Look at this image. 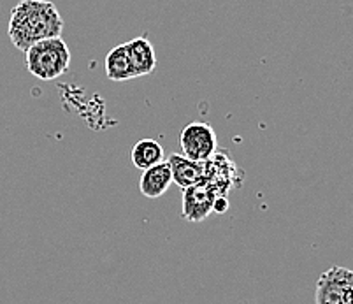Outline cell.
Segmentation results:
<instances>
[{"instance_id": "30bf717a", "label": "cell", "mask_w": 353, "mask_h": 304, "mask_svg": "<svg viewBox=\"0 0 353 304\" xmlns=\"http://www.w3.org/2000/svg\"><path fill=\"white\" fill-rule=\"evenodd\" d=\"M104 67L105 76H108V79H111V81H128V79L137 78L125 44H118L113 50L108 51Z\"/></svg>"}, {"instance_id": "8992f818", "label": "cell", "mask_w": 353, "mask_h": 304, "mask_svg": "<svg viewBox=\"0 0 353 304\" xmlns=\"http://www.w3.org/2000/svg\"><path fill=\"white\" fill-rule=\"evenodd\" d=\"M204 165H206L204 181L213 187L216 195H225L227 197V190H229L234 185V181H236L234 180V176H236V165H234L232 159H230L225 152H216L208 162H204Z\"/></svg>"}, {"instance_id": "7c38bea8", "label": "cell", "mask_w": 353, "mask_h": 304, "mask_svg": "<svg viewBox=\"0 0 353 304\" xmlns=\"http://www.w3.org/2000/svg\"><path fill=\"white\" fill-rule=\"evenodd\" d=\"M229 211V199H227L225 195H216V199H214L213 204V213H227Z\"/></svg>"}, {"instance_id": "7a4b0ae2", "label": "cell", "mask_w": 353, "mask_h": 304, "mask_svg": "<svg viewBox=\"0 0 353 304\" xmlns=\"http://www.w3.org/2000/svg\"><path fill=\"white\" fill-rule=\"evenodd\" d=\"M70 63V51L62 37L39 41L25 51V65L41 81H53L65 74Z\"/></svg>"}, {"instance_id": "3957f363", "label": "cell", "mask_w": 353, "mask_h": 304, "mask_svg": "<svg viewBox=\"0 0 353 304\" xmlns=\"http://www.w3.org/2000/svg\"><path fill=\"white\" fill-rule=\"evenodd\" d=\"M181 155L194 162H208L218 152V137L206 121H192L179 132Z\"/></svg>"}, {"instance_id": "8fae6325", "label": "cell", "mask_w": 353, "mask_h": 304, "mask_svg": "<svg viewBox=\"0 0 353 304\" xmlns=\"http://www.w3.org/2000/svg\"><path fill=\"white\" fill-rule=\"evenodd\" d=\"M163 162V148L155 139H143L132 148V164L137 169H150Z\"/></svg>"}, {"instance_id": "6da1fadb", "label": "cell", "mask_w": 353, "mask_h": 304, "mask_svg": "<svg viewBox=\"0 0 353 304\" xmlns=\"http://www.w3.org/2000/svg\"><path fill=\"white\" fill-rule=\"evenodd\" d=\"M62 30L63 20L53 2L21 0L11 11L8 34L12 46L25 53L39 41L60 37Z\"/></svg>"}, {"instance_id": "9c48e42d", "label": "cell", "mask_w": 353, "mask_h": 304, "mask_svg": "<svg viewBox=\"0 0 353 304\" xmlns=\"http://www.w3.org/2000/svg\"><path fill=\"white\" fill-rule=\"evenodd\" d=\"M125 46H127L128 57H130L137 78L152 74L157 67V55L155 48L150 43V39L148 37H136V39L128 41Z\"/></svg>"}, {"instance_id": "5b68a950", "label": "cell", "mask_w": 353, "mask_h": 304, "mask_svg": "<svg viewBox=\"0 0 353 304\" xmlns=\"http://www.w3.org/2000/svg\"><path fill=\"white\" fill-rule=\"evenodd\" d=\"M216 199V192L210 183L194 185V187L183 188V206L181 216L188 222H202L213 213V204Z\"/></svg>"}, {"instance_id": "52a82bcc", "label": "cell", "mask_w": 353, "mask_h": 304, "mask_svg": "<svg viewBox=\"0 0 353 304\" xmlns=\"http://www.w3.org/2000/svg\"><path fill=\"white\" fill-rule=\"evenodd\" d=\"M167 164L171 168L172 183L178 185L181 190L204 181V176H206L204 162H194V160L187 159V156L174 153V155L169 156Z\"/></svg>"}, {"instance_id": "277c9868", "label": "cell", "mask_w": 353, "mask_h": 304, "mask_svg": "<svg viewBox=\"0 0 353 304\" xmlns=\"http://www.w3.org/2000/svg\"><path fill=\"white\" fill-rule=\"evenodd\" d=\"M314 301L316 304H353V271L334 265L320 274Z\"/></svg>"}, {"instance_id": "ba28073f", "label": "cell", "mask_w": 353, "mask_h": 304, "mask_svg": "<svg viewBox=\"0 0 353 304\" xmlns=\"http://www.w3.org/2000/svg\"><path fill=\"white\" fill-rule=\"evenodd\" d=\"M171 183V168L167 164V160H163V162L153 165V168L144 169L139 180V190L148 199H157V197H162L169 190Z\"/></svg>"}]
</instances>
